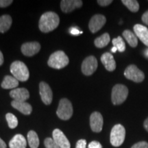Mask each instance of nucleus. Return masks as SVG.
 I'll return each instance as SVG.
<instances>
[{
  "label": "nucleus",
  "instance_id": "20",
  "mask_svg": "<svg viewBox=\"0 0 148 148\" xmlns=\"http://www.w3.org/2000/svg\"><path fill=\"white\" fill-rule=\"evenodd\" d=\"M18 85V81L15 77L10 75H5L3 78V82H1V87L4 89H12L17 87Z\"/></svg>",
  "mask_w": 148,
  "mask_h": 148
},
{
  "label": "nucleus",
  "instance_id": "7",
  "mask_svg": "<svg viewBox=\"0 0 148 148\" xmlns=\"http://www.w3.org/2000/svg\"><path fill=\"white\" fill-rule=\"evenodd\" d=\"M124 75L127 79L136 83L143 82L145 79L143 72L134 64H130L127 66L124 71Z\"/></svg>",
  "mask_w": 148,
  "mask_h": 148
},
{
  "label": "nucleus",
  "instance_id": "39",
  "mask_svg": "<svg viewBox=\"0 0 148 148\" xmlns=\"http://www.w3.org/2000/svg\"><path fill=\"white\" fill-rule=\"evenodd\" d=\"M144 54H145V57L148 58V49H146L145 51H144Z\"/></svg>",
  "mask_w": 148,
  "mask_h": 148
},
{
  "label": "nucleus",
  "instance_id": "13",
  "mask_svg": "<svg viewBox=\"0 0 148 148\" xmlns=\"http://www.w3.org/2000/svg\"><path fill=\"white\" fill-rule=\"evenodd\" d=\"M21 51L25 56H32L36 54L40 49V45L38 42H25L21 45Z\"/></svg>",
  "mask_w": 148,
  "mask_h": 148
},
{
  "label": "nucleus",
  "instance_id": "38",
  "mask_svg": "<svg viewBox=\"0 0 148 148\" xmlns=\"http://www.w3.org/2000/svg\"><path fill=\"white\" fill-rule=\"evenodd\" d=\"M143 126L145 127V129L148 132V117L145 120L143 123Z\"/></svg>",
  "mask_w": 148,
  "mask_h": 148
},
{
  "label": "nucleus",
  "instance_id": "34",
  "mask_svg": "<svg viewBox=\"0 0 148 148\" xmlns=\"http://www.w3.org/2000/svg\"><path fill=\"white\" fill-rule=\"evenodd\" d=\"M97 3L101 6H107L112 3V0H98Z\"/></svg>",
  "mask_w": 148,
  "mask_h": 148
},
{
  "label": "nucleus",
  "instance_id": "9",
  "mask_svg": "<svg viewBox=\"0 0 148 148\" xmlns=\"http://www.w3.org/2000/svg\"><path fill=\"white\" fill-rule=\"evenodd\" d=\"M106 22V18L102 14H95L90 18L88 27L92 33L98 32L99 29L102 28Z\"/></svg>",
  "mask_w": 148,
  "mask_h": 148
},
{
  "label": "nucleus",
  "instance_id": "28",
  "mask_svg": "<svg viewBox=\"0 0 148 148\" xmlns=\"http://www.w3.org/2000/svg\"><path fill=\"white\" fill-rule=\"evenodd\" d=\"M44 144H45L46 148H60L51 138H45Z\"/></svg>",
  "mask_w": 148,
  "mask_h": 148
},
{
  "label": "nucleus",
  "instance_id": "37",
  "mask_svg": "<svg viewBox=\"0 0 148 148\" xmlns=\"http://www.w3.org/2000/svg\"><path fill=\"white\" fill-rule=\"evenodd\" d=\"M3 61H4V59H3V53L1 51H0V66L2 65L3 63Z\"/></svg>",
  "mask_w": 148,
  "mask_h": 148
},
{
  "label": "nucleus",
  "instance_id": "33",
  "mask_svg": "<svg viewBox=\"0 0 148 148\" xmlns=\"http://www.w3.org/2000/svg\"><path fill=\"white\" fill-rule=\"evenodd\" d=\"M86 141L84 139H80L77 142L75 148H86Z\"/></svg>",
  "mask_w": 148,
  "mask_h": 148
},
{
  "label": "nucleus",
  "instance_id": "27",
  "mask_svg": "<svg viewBox=\"0 0 148 148\" xmlns=\"http://www.w3.org/2000/svg\"><path fill=\"white\" fill-rule=\"evenodd\" d=\"M5 119L8 122V125L10 128L14 129L18 125V119L16 117V116H14L13 114L12 113H7L5 115Z\"/></svg>",
  "mask_w": 148,
  "mask_h": 148
},
{
  "label": "nucleus",
  "instance_id": "22",
  "mask_svg": "<svg viewBox=\"0 0 148 148\" xmlns=\"http://www.w3.org/2000/svg\"><path fill=\"white\" fill-rule=\"evenodd\" d=\"M123 36L125 38V39L126 40L127 43L132 47H136L138 44V39L137 36H136V34H134L132 32H131L130 30L126 29V30L123 31Z\"/></svg>",
  "mask_w": 148,
  "mask_h": 148
},
{
  "label": "nucleus",
  "instance_id": "10",
  "mask_svg": "<svg viewBox=\"0 0 148 148\" xmlns=\"http://www.w3.org/2000/svg\"><path fill=\"white\" fill-rule=\"evenodd\" d=\"M39 92L42 101L46 105H49L52 101L53 93L50 86L45 82H41L39 84Z\"/></svg>",
  "mask_w": 148,
  "mask_h": 148
},
{
  "label": "nucleus",
  "instance_id": "8",
  "mask_svg": "<svg viewBox=\"0 0 148 148\" xmlns=\"http://www.w3.org/2000/svg\"><path fill=\"white\" fill-rule=\"evenodd\" d=\"M97 60L95 56H90L86 57L82 62V72L85 75H91L97 69Z\"/></svg>",
  "mask_w": 148,
  "mask_h": 148
},
{
  "label": "nucleus",
  "instance_id": "30",
  "mask_svg": "<svg viewBox=\"0 0 148 148\" xmlns=\"http://www.w3.org/2000/svg\"><path fill=\"white\" fill-rule=\"evenodd\" d=\"M69 33L73 36H77V35L82 34L83 32L76 27H71L69 28Z\"/></svg>",
  "mask_w": 148,
  "mask_h": 148
},
{
  "label": "nucleus",
  "instance_id": "35",
  "mask_svg": "<svg viewBox=\"0 0 148 148\" xmlns=\"http://www.w3.org/2000/svg\"><path fill=\"white\" fill-rule=\"evenodd\" d=\"M141 19L144 23L148 25V10L144 12L143 15H142Z\"/></svg>",
  "mask_w": 148,
  "mask_h": 148
},
{
  "label": "nucleus",
  "instance_id": "29",
  "mask_svg": "<svg viewBox=\"0 0 148 148\" xmlns=\"http://www.w3.org/2000/svg\"><path fill=\"white\" fill-rule=\"evenodd\" d=\"M131 148H148V143L146 141H140L133 145Z\"/></svg>",
  "mask_w": 148,
  "mask_h": 148
},
{
  "label": "nucleus",
  "instance_id": "16",
  "mask_svg": "<svg viewBox=\"0 0 148 148\" xmlns=\"http://www.w3.org/2000/svg\"><path fill=\"white\" fill-rule=\"evenodd\" d=\"M10 96L14 101H25L29 97V93L26 88H14L10 92Z\"/></svg>",
  "mask_w": 148,
  "mask_h": 148
},
{
  "label": "nucleus",
  "instance_id": "25",
  "mask_svg": "<svg viewBox=\"0 0 148 148\" xmlns=\"http://www.w3.org/2000/svg\"><path fill=\"white\" fill-rule=\"evenodd\" d=\"M121 2L125 5L131 12H136L139 10V4L136 0H122Z\"/></svg>",
  "mask_w": 148,
  "mask_h": 148
},
{
  "label": "nucleus",
  "instance_id": "24",
  "mask_svg": "<svg viewBox=\"0 0 148 148\" xmlns=\"http://www.w3.org/2000/svg\"><path fill=\"white\" fill-rule=\"evenodd\" d=\"M110 36L108 33H104L101 36L96 38L94 41L95 45L98 48H103L108 45V44L110 42Z\"/></svg>",
  "mask_w": 148,
  "mask_h": 148
},
{
  "label": "nucleus",
  "instance_id": "31",
  "mask_svg": "<svg viewBox=\"0 0 148 148\" xmlns=\"http://www.w3.org/2000/svg\"><path fill=\"white\" fill-rule=\"evenodd\" d=\"M12 2V0H0V8H6Z\"/></svg>",
  "mask_w": 148,
  "mask_h": 148
},
{
  "label": "nucleus",
  "instance_id": "23",
  "mask_svg": "<svg viewBox=\"0 0 148 148\" xmlns=\"http://www.w3.org/2000/svg\"><path fill=\"white\" fill-rule=\"evenodd\" d=\"M27 141L31 148H38L39 145V139L36 132L34 130H30L27 133Z\"/></svg>",
  "mask_w": 148,
  "mask_h": 148
},
{
  "label": "nucleus",
  "instance_id": "12",
  "mask_svg": "<svg viewBox=\"0 0 148 148\" xmlns=\"http://www.w3.org/2000/svg\"><path fill=\"white\" fill-rule=\"evenodd\" d=\"M53 139L60 148H70V144L69 140L66 137L64 133L59 129H55L52 133Z\"/></svg>",
  "mask_w": 148,
  "mask_h": 148
},
{
  "label": "nucleus",
  "instance_id": "17",
  "mask_svg": "<svg viewBox=\"0 0 148 148\" xmlns=\"http://www.w3.org/2000/svg\"><path fill=\"white\" fill-rule=\"evenodd\" d=\"M101 61L108 71H113L116 69V62L112 53L106 52L101 56Z\"/></svg>",
  "mask_w": 148,
  "mask_h": 148
},
{
  "label": "nucleus",
  "instance_id": "15",
  "mask_svg": "<svg viewBox=\"0 0 148 148\" xmlns=\"http://www.w3.org/2000/svg\"><path fill=\"white\" fill-rule=\"evenodd\" d=\"M134 34L144 45L148 47V28L140 24H136L134 27Z\"/></svg>",
  "mask_w": 148,
  "mask_h": 148
},
{
  "label": "nucleus",
  "instance_id": "14",
  "mask_svg": "<svg viewBox=\"0 0 148 148\" xmlns=\"http://www.w3.org/2000/svg\"><path fill=\"white\" fill-rule=\"evenodd\" d=\"M82 5V1L80 0H62L60 1L61 10L64 13H69L75 8H80Z\"/></svg>",
  "mask_w": 148,
  "mask_h": 148
},
{
  "label": "nucleus",
  "instance_id": "19",
  "mask_svg": "<svg viewBox=\"0 0 148 148\" xmlns=\"http://www.w3.org/2000/svg\"><path fill=\"white\" fill-rule=\"evenodd\" d=\"M27 142L22 134H16L9 142L10 148H26Z\"/></svg>",
  "mask_w": 148,
  "mask_h": 148
},
{
  "label": "nucleus",
  "instance_id": "21",
  "mask_svg": "<svg viewBox=\"0 0 148 148\" xmlns=\"http://www.w3.org/2000/svg\"><path fill=\"white\" fill-rule=\"evenodd\" d=\"M12 18L8 14H3L0 16V32L4 33L10 29L12 25Z\"/></svg>",
  "mask_w": 148,
  "mask_h": 148
},
{
  "label": "nucleus",
  "instance_id": "1",
  "mask_svg": "<svg viewBox=\"0 0 148 148\" xmlns=\"http://www.w3.org/2000/svg\"><path fill=\"white\" fill-rule=\"evenodd\" d=\"M59 23L60 18L58 14L53 12H47L40 16L38 26L42 32L47 33L56 28Z\"/></svg>",
  "mask_w": 148,
  "mask_h": 148
},
{
  "label": "nucleus",
  "instance_id": "18",
  "mask_svg": "<svg viewBox=\"0 0 148 148\" xmlns=\"http://www.w3.org/2000/svg\"><path fill=\"white\" fill-rule=\"evenodd\" d=\"M11 105L14 108L21 112L23 114H31L32 111V107L28 103L25 102V101H18L13 100L11 102Z\"/></svg>",
  "mask_w": 148,
  "mask_h": 148
},
{
  "label": "nucleus",
  "instance_id": "26",
  "mask_svg": "<svg viewBox=\"0 0 148 148\" xmlns=\"http://www.w3.org/2000/svg\"><path fill=\"white\" fill-rule=\"evenodd\" d=\"M112 42L114 47H115L120 52H123L125 50V42L123 41V38L121 36H118L117 38H114Z\"/></svg>",
  "mask_w": 148,
  "mask_h": 148
},
{
  "label": "nucleus",
  "instance_id": "40",
  "mask_svg": "<svg viewBox=\"0 0 148 148\" xmlns=\"http://www.w3.org/2000/svg\"><path fill=\"white\" fill-rule=\"evenodd\" d=\"M116 51H117V49H116L115 47H113L112 49H111V51H112V53H115Z\"/></svg>",
  "mask_w": 148,
  "mask_h": 148
},
{
  "label": "nucleus",
  "instance_id": "4",
  "mask_svg": "<svg viewBox=\"0 0 148 148\" xmlns=\"http://www.w3.org/2000/svg\"><path fill=\"white\" fill-rule=\"evenodd\" d=\"M128 95V89L125 85L116 84L112 88L111 99L114 105L121 104L125 101Z\"/></svg>",
  "mask_w": 148,
  "mask_h": 148
},
{
  "label": "nucleus",
  "instance_id": "5",
  "mask_svg": "<svg viewBox=\"0 0 148 148\" xmlns=\"http://www.w3.org/2000/svg\"><path fill=\"white\" fill-rule=\"evenodd\" d=\"M125 137V127L121 124H116L110 132V143L114 147H119L124 142Z\"/></svg>",
  "mask_w": 148,
  "mask_h": 148
},
{
  "label": "nucleus",
  "instance_id": "2",
  "mask_svg": "<svg viewBox=\"0 0 148 148\" xmlns=\"http://www.w3.org/2000/svg\"><path fill=\"white\" fill-rule=\"evenodd\" d=\"M10 72L14 77L21 82H25L29 77V70L21 61H14L10 65Z\"/></svg>",
  "mask_w": 148,
  "mask_h": 148
},
{
  "label": "nucleus",
  "instance_id": "6",
  "mask_svg": "<svg viewBox=\"0 0 148 148\" xmlns=\"http://www.w3.org/2000/svg\"><path fill=\"white\" fill-rule=\"evenodd\" d=\"M56 114L60 119H69L73 114V106L71 101L66 98L61 99L59 102Z\"/></svg>",
  "mask_w": 148,
  "mask_h": 148
},
{
  "label": "nucleus",
  "instance_id": "36",
  "mask_svg": "<svg viewBox=\"0 0 148 148\" xmlns=\"http://www.w3.org/2000/svg\"><path fill=\"white\" fill-rule=\"evenodd\" d=\"M6 144L3 140L0 138V148H6Z\"/></svg>",
  "mask_w": 148,
  "mask_h": 148
},
{
  "label": "nucleus",
  "instance_id": "3",
  "mask_svg": "<svg viewBox=\"0 0 148 148\" xmlns=\"http://www.w3.org/2000/svg\"><path fill=\"white\" fill-rule=\"evenodd\" d=\"M69 60L65 53L62 51H57L50 56L47 64L53 69H60L69 64Z\"/></svg>",
  "mask_w": 148,
  "mask_h": 148
},
{
  "label": "nucleus",
  "instance_id": "11",
  "mask_svg": "<svg viewBox=\"0 0 148 148\" xmlns=\"http://www.w3.org/2000/svg\"><path fill=\"white\" fill-rule=\"evenodd\" d=\"M103 116L99 112H94L90 116V126L94 132H100L103 127Z\"/></svg>",
  "mask_w": 148,
  "mask_h": 148
},
{
  "label": "nucleus",
  "instance_id": "32",
  "mask_svg": "<svg viewBox=\"0 0 148 148\" xmlns=\"http://www.w3.org/2000/svg\"><path fill=\"white\" fill-rule=\"evenodd\" d=\"M88 148H102V145L99 142L93 140V141L90 142L89 145L88 146Z\"/></svg>",
  "mask_w": 148,
  "mask_h": 148
}]
</instances>
